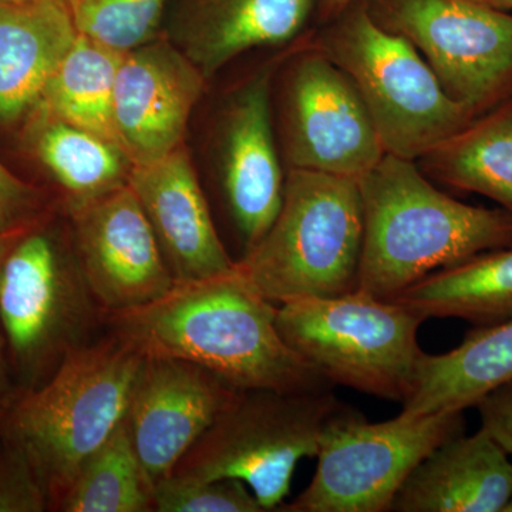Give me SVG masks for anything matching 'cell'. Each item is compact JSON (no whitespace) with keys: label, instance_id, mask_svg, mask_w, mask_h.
Returning a JSON list of instances; mask_svg holds the SVG:
<instances>
[{"label":"cell","instance_id":"1","mask_svg":"<svg viewBox=\"0 0 512 512\" xmlns=\"http://www.w3.org/2000/svg\"><path fill=\"white\" fill-rule=\"evenodd\" d=\"M278 305L239 274L175 282L163 298L106 316L113 335L143 356L173 357L210 370L241 390L316 392L332 389L312 363L286 343Z\"/></svg>","mask_w":512,"mask_h":512},{"label":"cell","instance_id":"2","mask_svg":"<svg viewBox=\"0 0 512 512\" xmlns=\"http://www.w3.org/2000/svg\"><path fill=\"white\" fill-rule=\"evenodd\" d=\"M360 291L392 301L424 276L471 256L512 247V215L454 200L413 160L384 154L359 180Z\"/></svg>","mask_w":512,"mask_h":512},{"label":"cell","instance_id":"3","mask_svg":"<svg viewBox=\"0 0 512 512\" xmlns=\"http://www.w3.org/2000/svg\"><path fill=\"white\" fill-rule=\"evenodd\" d=\"M143 353L111 335L69 353L0 420L2 436L28 454L55 510L80 467L126 419Z\"/></svg>","mask_w":512,"mask_h":512},{"label":"cell","instance_id":"4","mask_svg":"<svg viewBox=\"0 0 512 512\" xmlns=\"http://www.w3.org/2000/svg\"><path fill=\"white\" fill-rule=\"evenodd\" d=\"M363 232L359 181L291 168L278 217L237 269L278 306L345 295L359 286Z\"/></svg>","mask_w":512,"mask_h":512},{"label":"cell","instance_id":"5","mask_svg":"<svg viewBox=\"0 0 512 512\" xmlns=\"http://www.w3.org/2000/svg\"><path fill=\"white\" fill-rule=\"evenodd\" d=\"M320 52L362 97L384 154L417 160L467 126L477 114L448 96L429 63L406 39L384 29L367 3L342 13Z\"/></svg>","mask_w":512,"mask_h":512},{"label":"cell","instance_id":"6","mask_svg":"<svg viewBox=\"0 0 512 512\" xmlns=\"http://www.w3.org/2000/svg\"><path fill=\"white\" fill-rule=\"evenodd\" d=\"M423 316L396 301L356 291L278 306L276 325L292 349L332 386L406 402L423 350Z\"/></svg>","mask_w":512,"mask_h":512},{"label":"cell","instance_id":"7","mask_svg":"<svg viewBox=\"0 0 512 512\" xmlns=\"http://www.w3.org/2000/svg\"><path fill=\"white\" fill-rule=\"evenodd\" d=\"M340 404L332 389H239L173 474L241 480L265 511L279 510L296 466L302 458L316 457L322 431Z\"/></svg>","mask_w":512,"mask_h":512},{"label":"cell","instance_id":"8","mask_svg":"<svg viewBox=\"0 0 512 512\" xmlns=\"http://www.w3.org/2000/svg\"><path fill=\"white\" fill-rule=\"evenodd\" d=\"M106 319L76 252L32 228L9 248L0 268V326L20 390L46 382L64 357L89 343Z\"/></svg>","mask_w":512,"mask_h":512},{"label":"cell","instance_id":"9","mask_svg":"<svg viewBox=\"0 0 512 512\" xmlns=\"http://www.w3.org/2000/svg\"><path fill=\"white\" fill-rule=\"evenodd\" d=\"M464 412L399 416L370 423L340 404L320 436L311 484L285 512H390L420 461L464 433Z\"/></svg>","mask_w":512,"mask_h":512},{"label":"cell","instance_id":"10","mask_svg":"<svg viewBox=\"0 0 512 512\" xmlns=\"http://www.w3.org/2000/svg\"><path fill=\"white\" fill-rule=\"evenodd\" d=\"M380 26L406 37L448 96L474 113L512 96V13L483 0H370Z\"/></svg>","mask_w":512,"mask_h":512},{"label":"cell","instance_id":"11","mask_svg":"<svg viewBox=\"0 0 512 512\" xmlns=\"http://www.w3.org/2000/svg\"><path fill=\"white\" fill-rule=\"evenodd\" d=\"M73 248L104 315L163 298L175 279L130 185L70 207Z\"/></svg>","mask_w":512,"mask_h":512},{"label":"cell","instance_id":"12","mask_svg":"<svg viewBox=\"0 0 512 512\" xmlns=\"http://www.w3.org/2000/svg\"><path fill=\"white\" fill-rule=\"evenodd\" d=\"M286 138L291 168L357 181L384 156L356 87L320 50L299 59L289 77Z\"/></svg>","mask_w":512,"mask_h":512},{"label":"cell","instance_id":"13","mask_svg":"<svg viewBox=\"0 0 512 512\" xmlns=\"http://www.w3.org/2000/svg\"><path fill=\"white\" fill-rule=\"evenodd\" d=\"M238 390L194 363L173 357H143L126 421L151 484L174 473Z\"/></svg>","mask_w":512,"mask_h":512},{"label":"cell","instance_id":"14","mask_svg":"<svg viewBox=\"0 0 512 512\" xmlns=\"http://www.w3.org/2000/svg\"><path fill=\"white\" fill-rule=\"evenodd\" d=\"M205 80L168 40L153 39L123 53L114 84V127L133 165L153 163L183 146Z\"/></svg>","mask_w":512,"mask_h":512},{"label":"cell","instance_id":"15","mask_svg":"<svg viewBox=\"0 0 512 512\" xmlns=\"http://www.w3.org/2000/svg\"><path fill=\"white\" fill-rule=\"evenodd\" d=\"M128 185L146 212L175 282L201 281L235 268L184 146L153 163L134 165Z\"/></svg>","mask_w":512,"mask_h":512},{"label":"cell","instance_id":"16","mask_svg":"<svg viewBox=\"0 0 512 512\" xmlns=\"http://www.w3.org/2000/svg\"><path fill=\"white\" fill-rule=\"evenodd\" d=\"M224 128L225 194L249 251L274 224L284 198L285 178L269 107V73L258 74L235 96Z\"/></svg>","mask_w":512,"mask_h":512},{"label":"cell","instance_id":"17","mask_svg":"<svg viewBox=\"0 0 512 512\" xmlns=\"http://www.w3.org/2000/svg\"><path fill=\"white\" fill-rule=\"evenodd\" d=\"M512 494V458L480 427L451 437L417 464L390 512H503Z\"/></svg>","mask_w":512,"mask_h":512},{"label":"cell","instance_id":"18","mask_svg":"<svg viewBox=\"0 0 512 512\" xmlns=\"http://www.w3.org/2000/svg\"><path fill=\"white\" fill-rule=\"evenodd\" d=\"M77 36L66 3L0 0V120L37 107Z\"/></svg>","mask_w":512,"mask_h":512},{"label":"cell","instance_id":"19","mask_svg":"<svg viewBox=\"0 0 512 512\" xmlns=\"http://www.w3.org/2000/svg\"><path fill=\"white\" fill-rule=\"evenodd\" d=\"M313 0H198L183 26V52L205 77L249 49L298 35Z\"/></svg>","mask_w":512,"mask_h":512},{"label":"cell","instance_id":"20","mask_svg":"<svg viewBox=\"0 0 512 512\" xmlns=\"http://www.w3.org/2000/svg\"><path fill=\"white\" fill-rule=\"evenodd\" d=\"M512 380V320L467 332L463 342L443 355L421 357L403 414L423 416L464 412L501 384Z\"/></svg>","mask_w":512,"mask_h":512},{"label":"cell","instance_id":"21","mask_svg":"<svg viewBox=\"0 0 512 512\" xmlns=\"http://www.w3.org/2000/svg\"><path fill=\"white\" fill-rule=\"evenodd\" d=\"M424 319L457 318L474 328L512 320V247L471 256L424 276L392 299Z\"/></svg>","mask_w":512,"mask_h":512},{"label":"cell","instance_id":"22","mask_svg":"<svg viewBox=\"0 0 512 512\" xmlns=\"http://www.w3.org/2000/svg\"><path fill=\"white\" fill-rule=\"evenodd\" d=\"M423 158L441 183L484 195L512 215V96Z\"/></svg>","mask_w":512,"mask_h":512},{"label":"cell","instance_id":"23","mask_svg":"<svg viewBox=\"0 0 512 512\" xmlns=\"http://www.w3.org/2000/svg\"><path fill=\"white\" fill-rule=\"evenodd\" d=\"M121 57L123 53L79 33L37 109L120 146L114 127V84Z\"/></svg>","mask_w":512,"mask_h":512},{"label":"cell","instance_id":"24","mask_svg":"<svg viewBox=\"0 0 512 512\" xmlns=\"http://www.w3.org/2000/svg\"><path fill=\"white\" fill-rule=\"evenodd\" d=\"M37 110L33 146L66 191L69 208L128 184L134 165L119 144Z\"/></svg>","mask_w":512,"mask_h":512},{"label":"cell","instance_id":"25","mask_svg":"<svg viewBox=\"0 0 512 512\" xmlns=\"http://www.w3.org/2000/svg\"><path fill=\"white\" fill-rule=\"evenodd\" d=\"M153 490L124 419L77 471L56 511L150 512Z\"/></svg>","mask_w":512,"mask_h":512},{"label":"cell","instance_id":"26","mask_svg":"<svg viewBox=\"0 0 512 512\" xmlns=\"http://www.w3.org/2000/svg\"><path fill=\"white\" fill-rule=\"evenodd\" d=\"M167 0H69L80 35L128 52L156 36Z\"/></svg>","mask_w":512,"mask_h":512},{"label":"cell","instance_id":"27","mask_svg":"<svg viewBox=\"0 0 512 512\" xmlns=\"http://www.w3.org/2000/svg\"><path fill=\"white\" fill-rule=\"evenodd\" d=\"M153 511L158 512H264L247 484L235 478L195 480L170 477L153 490Z\"/></svg>","mask_w":512,"mask_h":512},{"label":"cell","instance_id":"28","mask_svg":"<svg viewBox=\"0 0 512 512\" xmlns=\"http://www.w3.org/2000/svg\"><path fill=\"white\" fill-rule=\"evenodd\" d=\"M50 510L49 494L22 447L2 436L0 444V512Z\"/></svg>","mask_w":512,"mask_h":512},{"label":"cell","instance_id":"29","mask_svg":"<svg viewBox=\"0 0 512 512\" xmlns=\"http://www.w3.org/2000/svg\"><path fill=\"white\" fill-rule=\"evenodd\" d=\"M42 192L0 164V237L13 242L36 227L43 211Z\"/></svg>","mask_w":512,"mask_h":512},{"label":"cell","instance_id":"30","mask_svg":"<svg viewBox=\"0 0 512 512\" xmlns=\"http://www.w3.org/2000/svg\"><path fill=\"white\" fill-rule=\"evenodd\" d=\"M481 427L487 430L512 458V380L485 394L476 404Z\"/></svg>","mask_w":512,"mask_h":512},{"label":"cell","instance_id":"31","mask_svg":"<svg viewBox=\"0 0 512 512\" xmlns=\"http://www.w3.org/2000/svg\"><path fill=\"white\" fill-rule=\"evenodd\" d=\"M8 348H6L5 335L0 326V420L8 413L10 406L15 402L19 393L13 392L12 383L9 377Z\"/></svg>","mask_w":512,"mask_h":512},{"label":"cell","instance_id":"32","mask_svg":"<svg viewBox=\"0 0 512 512\" xmlns=\"http://www.w3.org/2000/svg\"><path fill=\"white\" fill-rule=\"evenodd\" d=\"M353 2L355 0H320V12L325 19L336 18L348 10Z\"/></svg>","mask_w":512,"mask_h":512},{"label":"cell","instance_id":"33","mask_svg":"<svg viewBox=\"0 0 512 512\" xmlns=\"http://www.w3.org/2000/svg\"><path fill=\"white\" fill-rule=\"evenodd\" d=\"M488 5L494 6V8L508 10L512 12V0H483Z\"/></svg>","mask_w":512,"mask_h":512},{"label":"cell","instance_id":"34","mask_svg":"<svg viewBox=\"0 0 512 512\" xmlns=\"http://www.w3.org/2000/svg\"><path fill=\"white\" fill-rule=\"evenodd\" d=\"M9 245H12V242L0 237V268H2L3 259H5L6 254H8Z\"/></svg>","mask_w":512,"mask_h":512},{"label":"cell","instance_id":"35","mask_svg":"<svg viewBox=\"0 0 512 512\" xmlns=\"http://www.w3.org/2000/svg\"><path fill=\"white\" fill-rule=\"evenodd\" d=\"M3 2H16V3H22V2H39V0H3ZM57 2H63L66 3L69 2V0H57Z\"/></svg>","mask_w":512,"mask_h":512},{"label":"cell","instance_id":"36","mask_svg":"<svg viewBox=\"0 0 512 512\" xmlns=\"http://www.w3.org/2000/svg\"><path fill=\"white\" fill-rule=\"evenodd\" d=\"M503 512H512V494L510 500H508L507 505H505Z\"/></svg>","mask_w":512,"mask_h":512}]
</instances>
